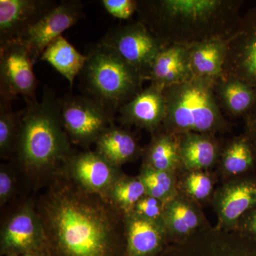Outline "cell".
Here are the masks:
<instances>
[{"mask_svg":"<svg viewBox=\"0 0 256 256\" xmlns=\"http://www.w3.org/2000/svg\"><path fill=\"white\" fill-rule=\"evenodd\" d=\"M214 183L212 176L204 170L184 171L181 180H178V191L192 202L197 204L213 197Z\"/></svg>","mask_w":256,"mask_h":256,"instance_id":"f546056e","label":"cell"},{"mask_svg":"<svg viewBox=\"0 0 256 256\" xmlns=\"http://www.w3.org/2000/svg\"><path fill=\"white\" fill-rule=\"evenodd\" d=\"M65 166L68 176L80 188L102 196L121 174L120 168L96 151L72 156Z\"/></svg>","mask_w":256,"mask_h":256,"instance_id":"5bb4252c","label":"cell"},{"mask_svg":"<svg viewBox=\"0 0 256 256\" xmlns=\"http://www.w3.org/2000/svg\"><path fill=\"white\" fill-rule=\"evenodd\" d=\"M36 210L47 256H124V214L101 195L57 172Z\"/></svg>","mask_w":256,"mask_h":256,"instance_id":"6da1fadb","label":"cell"},{"mask_svg":"<svg viewBox=\"0 0 256 256\" xmlns=\"http://www.w3.org/2000/svg\"><path fill=\"white\" fill-rule=\"evenodd\" d=\"M16 151L20 164L30 172L50 171L73 156L60 100L52 90L47 89L41 100L22 110Z\"/></svg>","mask_w":256,"mask_h":256,"instance_id":"3957f363","label":"cell"},{"mask_svg":"<svg viewBox=\"0 0 256 256\" xmlns=\"http://www.w3.org/2000/svg\"><path fill=\"white\" fill-rule=\"evenodd\" d=\"M60 119L73 142L82 146L96 142L114 124V112L88 96H68L60 100Z\"/></svg>","mask_w":256,"mask_h":256,"instance_id":"8992f818","label":"cell"},{"mask_svg":"<svg viewBox=\"0 0 256 256\" xmlns=\"http://www.w3.org/2000/svg\"><path fill=\"white\" fill-rule=\"evenodd\" d=\"M226 40H210L188 46L192 76L215 82L222 76Z\"/></svg>","mask_w":256,"mask_h":256,"instance_id":"ffe728a7","label":"cell"},{"mask_svg":"<svg viewBox=\"0 0 256 256\" xmlns=\"http://www.w3.org/2000/svg\"><path fill=\"white\" fill-rule=\"evenodd\" d=\"M166 110L161 128L170 134H210L226 128L214 84L191 78L164 89Z\"/></svg>","mask_w":256,"mask_h":256,"instance_id":"277c9868","label":"cell"},{"mask_svg":"<svg viewBox=\"0 0 256 256\" xmlns=\"http://www.w3.org/2000/svg\"><path fill=\"white\" fill-rule=\"evenodd\" d=\"M242 1L154 0L138 2L144 25L165 46H190L210 40H226L240 20Z\"/></svg>","mask_w":256,"mask_h":256,"instance_id":"7a4b0ae2","label":"cell"},{"mask_svg":"<svg viewBox=\"0 0 256 256\" xmlns=\"http://www.w3.org/2000/svg\"><path fill=\"white\" fill-rule=\"evenodd\" d=\"M256 156L246 136L236 138L222 154L220 170L232 178L249 174L255 168Z\"/></svg>","mask_w":256,"mask_h":256,"instance_id":"484cf974","label":"cell"},{"mask_svg":"<svg viewBox=\"0 0 256 256\" xmlns=\"http://www.w3.org/2000/svg\"><path fill=\"white\" fill-rule=\"evenodd\" d=\"M165 204L154 197L144 195L138 202L132 212L146 220L164 225Z\"/></svg>","mask_w":256,"mask_h":256,"instance_id":"4dcf8cb0","label":"cell"},{"mask_svg":"<svg viewBox=\"0 0 256 256\" xmlns=\"http://www.w3.org/2000/svg\"><path fill=\"white\" fill-rule=\"evenodd\" d=\"M164 88L151 84L120 108V119L150 132L161 128L165 117Z\"/></svg>","mask_w":256,"mask_h":256,"instance_id":"e0dca14e","label":"cell"},{"mask_svg":"<svg viewBox=\"0 0 256 256\" xmlns=\"http://www.w3.org/2000/svg\"><path fill=\"white\" fill-rule=\"evenodd\" d=\"M160 256H256V242L236 230L208 226L186 240L168 244Z\"/></svg>","mask_w":256,"mask_h":256,"instance_id":"52a82bcc","label":"cell"},{"mask_svg":"<svg viewBox=\"0 0 256 256\" xmlns=\"http://www.w3.org/2000/svg\"><path fill=\"white\" fill-rule=\"evenodd\" d=\"M246 134L256 156V104L245 116Z\"/></svg>","mask_w":256,"mask_h":256,"instance_id":"e575fe53","label":"cell"},{"mask_svg":"<svg viewBox=\"0 0 256 256\" xmlns=\"http://www.w3.org/2000/svg\"><path fill=\"white\" fill-rule=\"evenodd\" d=\"M176 137L184 171H206L215 164L218 159V146L210 134L188 132Z\"/></svg>","mask_w":256,"mask_h":256,"instance_id":"44dd1931","label":"cell"},{"mask_svg":"<svg viewBox=\"0 0 256 256\" xmlns=\"http://www.w3.org/2000/svg\"><path fill=\"white\" fill-rule=\"evenodd\" d=\"M104 9L114 18L128 20L137 11L138 1L133 0H102Z\"/></svg>","mask_w":256,"mask_h":256,"instance_id":"1f68e13d","label":"cell"},{"mask_svg":"<svg viewBox=\"0 0 256 256\" xmlns=\"http://www.w3.org/2000/svg\"><path fill=\"white\" fill-rule=\"evenodd\" d=\"M45 252L43 225L36 210L25 206L10 217L1 232V254L8 256Z\"/></svg>","mask_w":256,"mask_h":256,"instance_id":"4fadbf2b","label":"cell"},{"mask_svg":"<svg viewBox=\"0 0 256 256\" xmlns=\"http://www.w3.org/2000/svg\"><path fill=\"white\" fill-rule=\"evenodd\" d=\"M10 256H47L46 252H26V254H18V255Z\"/></svg>","mask_w":256,"mask_h":256,"instance_id":"d590c367","label":"cell"},{"mask_svg":"<svg viewBox=\"0 0 256 256\" xmlns=\"http://www.w3.org/2000/svg\"><path fill=\"white\" fill-rule=\"evenodd\" d=\"M220 77L236 79L256 92V6L240 16L226 40Z\"/></svg>","mask_w":256,"mask_h":256,"instance_id":"ba28073f","label":"cell"},{"mask_svg":"<svg viewBox=\"0 0 256 256\" xmlns=\"http://www.w3.org/2000/svg\"><path fill=\"white\" fill-rule=\"evenodd\" d=\"M236 230L256 242V206L242 217Z\"/></svg>","mask_w":256,"mask_h":256,"instance_id":"d6a6232c","label":"cell"},{"mask_svg":"<svg viewBox=\"0 0 256 256\" xmlns=\"http://www.w3.org/2000/svg\"><path fill=\"white\" fill-rule=\"evenodd\" d=\"M95 143L96 152L118 168L133 159L138 151L132 134L114 124L104 131Z\"/></svg>","mask_w":256,"mask_h":256,"instance_id":"603a6c76","label":"cell"},{"mask_svg":"<svg viewBox=\"0 0 256 256\" xmlns=\"http://www.w3.org/2000/svg\"><path fill=\"white\" fill-rule=\"evenodd\" d=\"M218 228L236 230L242 216L256 206V176L250 174L230 178L213 196Z\"/></svg>","mask_w":256,"mask_h":256,"instance_id":"7c38bea8","label":"cell"},{"mask_svg":"<svg viewBox=\"0 0 256 256\" xmlns=\"http://www.w3.org/2000/svg\"><path fill=\"white\" fill-rule=\"evenodd\" d=\"M152 169L176 173L182 169L178 137L162 132L151 141L146 150L144 164Z\"/></svg>","mask_w":256,"mask_h":256,"instance_id":"cb8c5ba5","label":"cell"},{"mask_svg":"<svg viewBox=\"0 0 256 256\" xmlns=\"http://www.w3.org/2000/svg\"><path fill=\"white\" fill-rule=\"evenodd\" d=\"M191 77L188 47L168 45L160 50L153 60L146 79L164 89Z\"/></svg>","mask_w":256,"mask_h":256,"instance_id":"d6986e66","label":"cell"},{"mask_svg":"<svg viewBox=\"0 0 256 256\" xmlns=\"http://www.w3.org/2000/svg\"><path fill=\"white\" fill-rule=\"evenodd\" d=\"M22 110L16 112L11 101L0 98V153L1 156L16 150Z\"/></svg>","mask_w":256,"mask_h":256,"instance_id":"f1b7e54d","label":"cell"},{"mask_svg":"<svg viewBox=\"0 0 256 256\" xmlns=\"http://www.w3.org/2000/svg\"><path fill=\"white\" fill-rule=\"evenodd\" d=\"M82 18V2H60L28 28L18 40L26 47L35 64L52 42L62 36L64 32Z\"/></svg>","mask_w":256,"mask_h":256,"instance_id":"8fae6325","label":"cell"},{"mask_svg":"<svg viewBox=\"0 0 256 256\" xmlns=\"http://www.w3.org/2000/svg\"><path fill=\"white\" fill-rule=\"evenodd\" d=\"M138 178L144 185L146 194L158 198L165 205L180 194L176 173L160 171L143 165Z\"/></svg>","mask_w":256,"mask_h":256,"instance_id":"83f0119b","label":"cell"},{"mask_svg":"<svg viewBox=\"0 0 256 256\" xmlns=\"http://www.w3.org/2000/svg\"><path fill=\"white\" fill-rule=\"evenodd\" d=\"M57 3L50 0H0V44L18 40Z\"/></svg>","mask_w":256,"mask_h":256,"instance_id":"9a60e30c","label":"cell"},{"mask_svg":"<svg viewBox=\"0 0 256 256\" xmlns=\"http://www.w3.org/2000/svg\"><path fill=\"white\" fill-rule=\"evenodd\" d=\"M34 62L20 40L0 44V98L11 101L22 96L26 106L37 102Z\"/></svg>","mask_w":256,"mask_h":256,"instance_id":"9c48e42d","label":"cell"},{"mask_svg":"<svg viewBox=\"0 0 256 256\" xmlns=\"http://www.w3.org/2000/svg\"><path fill=\"white\" fill-rule=\"evenodd\" d=\"M14 178L10 170L2 166L0 170V204H4L14 191Z\"/></svg>","mask_w":256,"mask_h":256,"instance_id":"836d02e7","label":"cell"},{"mask_svg":"<svg viewBox=\"0 0 256 256\" xmlns=\"http://www.w3.org/2000/svg\"><path fill=\"white\" fill-rule=\"evenodd\" d=\"M146 79L153 60L165 46L141 22L111 30L100 42Z\"/></svg>","mask_w":256,"mask_h":256,"instance_id":"30bf717a","label":"cell"},{"mask_svg":"<svg viewBox=\"0 0 256 256\" xmlns=\"http://www.w3.org/2000/svg\"><path fill=\"white\" fill-rule=\"evenodd\" d=\"M40 60L50 64L73 87L76 77L82 73L88 60L63 36L52 42L44 50Z\"/></svg>","mask_w":256,"mask_h":256,"instance_id":"7402d4cb","label":"cell"},{"mask_svg":"<svg viewBox=\"0 0 256 256\" xmlns=\"http://www.w3.org/2000/svg\"><path fill=\"white\" fill-rule=\"evenodd\" d=\"M146 195L139 178L120 174L108 190L104 198L124 214L131 213L138 202Z\"/></svg>","mask_w":256,"mask_h":256,"instance_id":"4316f807","label":"cell"},{"mask_svg":"<svg viewBox=\"0 0 256 256\" xmlns=\"http://www.w3.org/2000/svg\"><path fill=\"white\" fill-rule=\"evenodd\" d=\"M164 220L170 242H182L208 226L197 204L180 193L165 205Z\"/></svg>","mask_w":256,"mask_h":256,"instance_id":"ac0fdd59","label":"cell"},{"mask_svg":"<svg viewBox=\"0 0 256 256\" xmlns=\"http://www.w3.org/2000/svg\"><path fill=\"white\" fill-rule=\"evenodd\" d=\"M214 90L225 108L234 116L244 117L256 104L255 90L236 79L220 77Z\"/></svg>","mask_w":256,"mask_h":256,"instance_id":"d4e9b609","label":"cell"},{"mask_svg":"<svg viewBox=\"0 0 256 256\" xmlns=\"http://www.w3.org/2000/svg\"><path fill=\"white\" fill-rule=\"evenodd\" d=\"M124 256H160L168 245L164 225L146 220L134 212L124 214Z\"/></svg>","mask_w":256,"mask_h":256,"instance_id":"2e32d148","label":"cell"},{"mask_svg":"<svg viewBox=\"0 0 256 256\" xmlns=\"http://www.w3.org/2000/svg\"><path fill=\"white\" fill-rule=\"evenodd\" d=\"M82 72L89 96L112 112L132 99L142 89V74L114 50L100 43L88 54Z\"/></svg>","mask_w":256,"mask_h":256,"instance_id":"5b68a950","label":"cell"}]
</instances>
